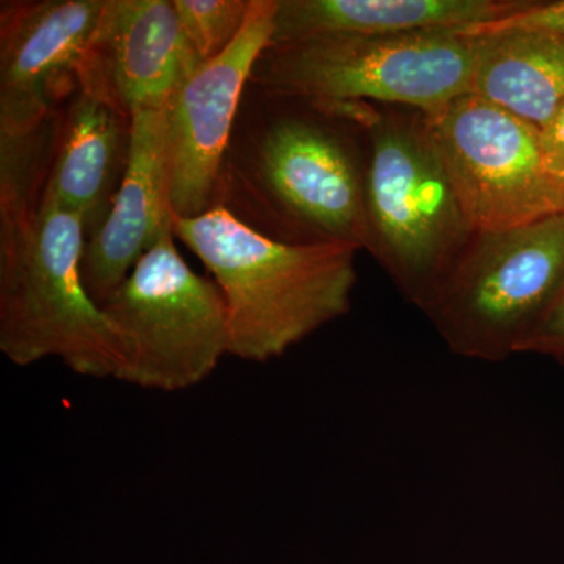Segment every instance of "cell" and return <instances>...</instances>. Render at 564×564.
Wrapping results in <instances>:
<instances>
[{
	"label": "cell",
	"instance_id": "15",
	"mask_svg": "<svg viewBox=\"0 0 564 564\" xmlns=\"http://www.w3.org/2000/svg\"><path fill=\"white\" fill-rule=\"evenodd\" d=\"M467 40L474 95L543 129L564 102V36L513 29Z\"/></svg>",
	"mask_w": 564,
	"mask_h": 564
},
{
	"label": "cell",
	"instance_id": "14",
	"mask_svg": "<svg viewBox=\"0 0 564 564\" xmlns=\"http://www.w3.org/2000/svg\"><path fill=\"white\" fill-rule=\"evenodd\" d=\"M529 0H278L272 44L462 31L502 20Z\"/></svg>",
	"mask_w": 564,
	"mask_h": 564
},
{
	"label": "cell",
	"instance_id": "1",
	"mask_svg": "<svg viewBox=\"0 0 564 564\" xmlns=\"http://www.w3.org/2000/svg\"><path fill=\"white\" fill-rule=\"evenodd\" d=\"M367 143L347 102L288 98L248 85L215 207L289 245L366 250Z\"/></svg>",
	"mask_w": 564,
	"mask_h": 564
},
{
	"label": "cell",
	"instance_id": "5",
	"mask_svg": "<svg viewBox=\"0 0 564 564\" xmlns=\"http://www.w3.org/2000/svg\"><path fill=\"white\" fill-rule=\"evenodd\" d=\"M564 284V214L474 232L421 307L448 350L502 362L518 355Z\"/></svg>",
	"mask_w": 564,
	"mask_h": 564
},
{
	"label": "cell",
	"instance_id": "3",
	"mask_svg": "<svg viewBox=\"0 0 564 564\" xmlns=\"http://www.w3.org/2000/svg\"><path fill=\"white\" fill-rule=\"evenodd\" d=\"M87 236L74 212L0 221V351L18 367L61 359L82 377L122 380L128 347L82 280Z\"/></svg>",
	"mask_w": 564,
	"mask_h": 564
},
{
	"label": "cell",
	"instance_id": "9",
	"mask_svg": "<svg viewBox=\"0 0 564 564\" xmlns=\"http://www.w3.org/2000/svg\"><path fill=\"white\" fill-rule=\"evenodd\" d=\"M278 0H252L231 46L193 70L165 107L166 163L174 217L215 207L237 115L262 52L272 44Z\"/></svg>",
	"mask_w": 564,
	"mask_h": 564
},
{
	"label": "cell",
	"instance_id": "16",
	"mask_svg": "<svg viewBox=\"0 0 564 564\" xmlns=\"http://www.w3.org/2000/svg\"><path fill=\"white\" fill-rule=\"evenodd\" d=\"M58 110L35 131L0 137V221H13L40 206L50 176Z\"/></svg>",
	"mask_w": 564,
	"mask_h": 564
},
{
	"label": "cell",
	"instance_id": "13",
	"mask_svg": "<svg viewBox=\"0 0 564 564\" xmlns=\"http://www.w3.org/2000/svg\"><path fill=\"white\" fill-rule=\"evenodd\" d=\"M131 140L132 118L79 87L58 109L54 158L41 199L74 212L87 240L113 207Z\"/></svg>",
	"mask_w": 564,
	"mask_h": 564
},
{
	"label": "cell",
	"instance_id": "20",
	"mask_svg": "<svg viewBox=\"0 0 564 564\" xmlns=\"http://www.w3.org/2000/svg\"><path fill=\"white\" fill-rule=\"evenodd\" d=\"M545 169L564 187V102L551 121L540 129Z\"/></svg>",
	"mask_w": 564,
	"mask_h": 564
},
{
	"label": "cell",
	"instance_id": "19",
	"mask_svg": "<svg viewBox=\"0 0 564 564\" xmlns=\"http://www.w3.org/2000/svg\"><path fill=\"white\" fill-rule=\"evenodd\" d=\"M518 355H538L564 366V284L543 317L527 334Z\"/></svg>",
	"mask_w": 564,
	"mask_h": 564
},
{
	"label": "cell",
	"instance_id": "11",
	"mask_svg": "<svg viewBox=\"0 0 564 564\" xmlns=\"http://www.w3.org/2000/svg\"><path fill=\"white\" fill-rule=\"evenodd\" d=\"M203 65L173 0H107L79 76V88L132 118L169 106Z\"/></svg>",
	"mask_w": 564,
	"mask_h": 564
},
{
	"label": "cell",
	"instance_id": "2",
	"mask_svg": "<svg viewBox=\"0 0 564 564\" xmlns=\"http://www.w3.org/2000/svg\"><path fill=\"white\" fill-rule=\"evenodd\" d=\"M173 232L220 288L231 355L242 361L280 358L350 313L358 248L276 242L223 207L193 218L173 215Z\"/></svg>",
	"mask_w": 564,
	"mask_h": 564
},
{
	"label": "cell",
	"instance_id": "10",
	"mask_svg": "<svg viewBox=\"0 0 564 564\" xmlns=\"http://www.w3.org/2000/svg\"><path fill=\"white\" fill-rule=\"evenodd\" d=\"M106 2L0 3V137L35 131L77 90Z\"/></svg>",
	"mask_w": 564,
	"mask_h": 564
},
{
	"label": "cell",
	"instance_id": "18",
	"mask_svg": "<svg viewBox=\"0 0 564 564\" xmlns=\"http://www.w3.org/2000/svg\"><path fill=\"white\" fill-rule=\"evenodd\" d=\"M513 29H530V31L551 32L564 36V0H556V2H532L529 0L524 9L508 14L502 20L473 25V28L455 32L464 39H470V36L488 35V33L513 31Z\"/></svg>",
	"mask_w": 564,
	"mask_h": 564
},
{
	"label": "cell",
	"instance_id": "12",
	"mask_svg": "<svg viewBox=\"0 0 564 564\" xmlns=\"http://www.w3.org/2000/svg\"><path fill=\"white\" fill-rule=\"evenodd\" d=\"M173 228L165 109L132 115L131 154L109 217L85 245L82 280L99 306L120 289L144 252Z\"/></svg>",
	"mask_w": 564,
	"mask_h": 564
},
{
	"label": "cell",
	"instance_id": "7",
	"mask_svg": "<svg viewBox=\"0 0 564 564\" xmlns=\"http://www.w3.org/2000/svg\"><path fill=\"white\" fill-rule=\"evenodd\" d=\"M104 314L128 347L124 383L158 392L195 388L231 355L228 304L217 282L182 259L169 229L141 256Z\"/></svg>",
	"mask_w": 564,
	"mask_h": 564
},
{
	"label": "cell",
	"instance_id": "6",
	"mask_svg": "<svg viewBox=\"0 0 564 564\" xmlns=\"http://www.w3.org/2000/svg\"><path fill=\"white\" fill-rule=\"evenodd\" d=\"M250 84L307 101L386 104L433 113L473 93V50L455 31L270 44Z\"/></svg>",
	"mask_w": 564,
	"mask_h": 564
},
{
	"label": "cell",
	"instance_id": "17",
	"mask_svg": "<svg viewBox=\"0 0 564 564\" xmlns=\"http://www.w3.org/2000/svg\"><path fill=\"white\" fill-rule=\"evenodd\" d=\"M252 0H173L182 29L199 62L214 61L242 32Z\"/></svg>",
	"mask_w": 564,
	"mask_h": 564
},
{
	"label": "cell",
	"instance_id": "8",
	"mask_svg": "<svg viewBox=\"0 0 564 564\" xmlns=\"http://www.w3.org/2000/svg\"><path fill=\"white\" fill-rule=\"evenodd\" d=\"M434 144L474 232L507 231L564 214L540 129L469 93L426 113Z\"/></svg>",
	"mask_w": 564,
	"mask_h": 564
},
{
	"label": "cell",
	"instance_id": "4",
	"mask_svg": "<svg viewBox=\"0 0 564 564\" xmlns=\"http://www.w3.org/2000/svg\"><path fill=\"white\" fill-rule=\"evenodd\" d=\"M367 143L366 251L421 310L474 231L429 118L421 110L347 102Z\"/></svg>",
	"mask_w": 564,
	"mask_h": 564
}]
</instances>
